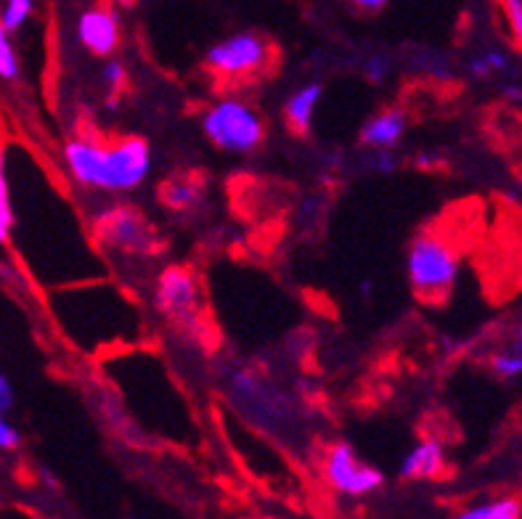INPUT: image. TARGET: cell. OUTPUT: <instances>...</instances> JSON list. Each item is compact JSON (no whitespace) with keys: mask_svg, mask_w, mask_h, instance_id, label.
Segmentation results:
<instances>
[{"mask_svg":"<svg viewBox=\"0 0 522 519\" xmlns=\"http://www.w3.org/2000/svg\"><path fill=\"white\" fill-rule=\"evenodd\" d=\"M69 178L83 189L104 194H130L152 173V146L141 136L101 143L96 138H69L64 143Z\"/></svg>","mask_w":522,"mask_h":519,"instance_id":"obj_1","label":"cell"},{"mask_svg":"<svg viewBox=\"0 0 522 519\" xmlns=\"http://www.w3.org/2000/svg\"><path fill=\"white\" fill-rule=\"evenodd\" d=\"M462 257L454 241L438 231H422L411 239L406 252V276L419 300L438 305L459 281Z\"/></svg>","mask_w":522,"mask_h":519,"instance_id":"obj_2","label":"cell"},{"mask_svg":"<svg viewBox=\"0 0 522 519\" xmlns=\"http://www.w3.org/2000/svg\"><path fill=\"white\" fill-rule=\"evenodd\" d=\"M202 133L215 149L226 154H255L265 141V122L260 112L242 98H218L199 117Z\"/></svg>","mask_w":522,"mask_h":519,"instance_id":"obj_3","label":"cell"},{"mask_svg":"<svg viewBox=\"0 0 522 519\" xmlns=\"http://www.w3.org/2000/svg\"><path fill=\"white\" fill-rule=\"evenodd\" d=\"M93 236L114 252L130 257H152L159 236L146 215L133 204H112L93 218Z\"/></svg>","mask_w":522,"mask_h":519,"instance_id":"obj_4","label":"cell"},{"mask_svg":"<svg viewBox=\"0 0 522 519\" xmlns=\"http://www.w3.org/2000/svg\"><path fill=\"white\" fill-rule=\"evenodd\" d=\"M273 59L271 43L258 32H234L228 38L212 43L205 53V67L212 75L228 83H239L247 77H258Z\"/></svg>","mask_w":522,"mask_h":519,"instance_id":"obj_5","label":"cell"},{"mask_svg":"<svg viewBox=\"0 0 522 519\" xmlns=\"http://www.w3.org/2000/svg\"><path fill=\"white\" fill-rule=\"evenodd\" d=\"M154 308L173 326L197 334L202 326V308H205L197 276L183 265L165 268L157 276V286H154Z\"/></svg>","mask_w":522,"mask_h":519,"instance_id":"obj_6","label":"cell"},{"mask_svg":"<svg viewBox=\"0 0 522 519\" xmlns=\"http://www.w3.org/2000/svg\"><path fill=\"white\" fill-rule=\"evenodd\" d=\"M321 477L334 493L348 498H364L377 493L385 485V474L374 464L364 461L356 453V448L345 440L332 443L324 451L321 459Z\"/></svg>","mask_w":522,"mask_h":519,"instance_id":"obj_7","label":"cell"},{"mask_svg":"<svg viewBox=\"0 0 522 519\" xmlns=\"http://www.w3.org/2000/svg\"><path fill=\"white\" fill-rule=\"evenodd\" d=\"M228 390L234 395L239 411H244L255 422L284 424L287 419H292L287 398L273 390L271 384H265L255 371L236 369L228 379Z\"/></svg>","mask_w":522,"mask_h":519,"instance_id":"obj_8","label":"cell"},{"mask_svg":"<svg viewBox=\"0 0 522 519\" xmlns=\"http://www.w3.org/2000/svg\"><path fill=\"white\" fill-rule=\"evenodd\" d=\"M77 43L99 59H112L122 40V19L114 6H91L77 16Z\"/></svg>","mask_w":522,"mask_h":519,"instance_id":"obj_9","label":"cell"},{"mask_svg":"<svg viewBox=\"0 0 522 519\" xmlns=\"http://www.w3.org/2000/svg\"><path fill=\"white\" fill-rule=\"evenodd\" d=\"M448 469L446 448L435 437H424L411 448L398 464V477L403 482H427L443 477Z\"/></svg>","mask_w":522,"mask_h":519,"instance_id":"obj_10","label":"cell"},{"mask_svg":"<svg viewBox=\"0 0 522 519\" xmlns=\"http://www.w3.org/2000/svg\"><path fill=\"white\" fill-rule=\"evenodd\" d=\"M409 130V114L403 109H382L361 125L358 143L369 151H393Z\"/></svg>","mask_w":522,"mask_h":519,"instance_id":"obj_11","label":"cell"},{"mask_svg":"<svg viewBox=\"0 0 522 519\" xmlns=\"http://www.w3.org/2000/svg\"><path fill=\"white\" fill-rule=\"evenodd\" d=\"M324 98V83H305L300 85L284 104V122L295 136H311L313 117Z\"/></svg>","mask_w":522,"mask_h":519,"instance_id":"obj_12","label":"cell"},{"mask_svg":"<svg viewBox=\"0 0 522 519\" xmlns=\"http://www.w3.org/2000/svg\"><path fill=\"white\" fill-rule=\"evenodd\" d=\"M205 199V178L197 173L178 175L162 183L159 189V202L173 212H189Z\"/></svg>","mask_w":522,"mask_h":519,"instance_id":"obj_13","label":"cell"},{"mask_svg":"<svg viewBox=\"0 0 522 519\" xmlns=\"http://www.w3.org/2000/svg\"><path fill=\"white\" fill-rule=\"evenodd\" d=\"M454 519H522V501L515 496L491 498V501L467 506Z\"/></svg>","mask_w":522,"mask_h":519,"instance_id":"obj_14","label":"cell"},{"mask_svg":"<svg viewBox=\"0 0 522 519\" xmlns=\"http://www.w3.org/2000/svg\"><path fill=\"white\" fill-rule=\"evenodd\" d=\"M512 69V59H509L507 51L501 48H485V51L475 53L470 61H467V72H470L475 80H488L493 75H507Z\"/></svg>","mask_w":522,"mask_h":519,"instance_id":"obj_15","label":"cell"},{"mask_svg":"<svg viewBox=\"0 0 522 519\" xmlns=\"http://www.w3.org/2000/svg\"><path fill=\"white\" fill-rule=\"evenodd\" d=\"M488 369L499 379H507V382L522 379V347L509 345L499 350V353H493L491 361H488Z\"/></svg>","mask_w":522,"mask_h":519,"instance_id":"obj_16","label":"cell"},{"mask_svg":"<svg viewBox=\"0 0 522 519\" xmlns=\"http://www.w3.org/2000/svg\"><path fill=\"white\" fill-rule=\"evenodd\" d=\"M35 14V0H3L0 6V24L8 35H14L30 22Z\"/></svg>","mask_w":522,"mask_h":519,"instance_id":"obj_17","label":"cell"},{"mask_svg":"<svg viewBox=\"0 0 522 519\" xmlns=\"http://www.w3.org/2000/svg\"><path fill=\"white\" fill-rule=\"evenodd\" d=\"M19 75H22L19 56H16L14 43H11V35L0 24V80H16Z\"/></svg>","mask_w":522,"mask_h":519,"instance_id":"obj_18","label":"cell"},{"mask_svg":"<svg viewBox=\"0 0 522 519\" xmlns=\"http://www.w3.org/2000/svg\"><path fill=\"white\" fill-rule=\"evenodd\" d=\"M101 83L114 96L122 93V88L128 85V69H125V64L117 59H106V64L101 67Z\"/></svg>","mask_w":522,"mask_h":519,"instance_id":"obj_19","label":"cell"},{"mask_svg":"<svg viewBox=\"0 0 522 519\" xmlns=\"http://www.w3.org/2000/svg\"><path fill=\"white\" fill-rule=\"evenodd\" d=\"M504 19H507L509 35L522 48V0H499Z\"/></svg>","mask_w":522,"mask_h":519,"instance_id":"obj_20","label":"cell"},{"mask_svg":"<svg viewBox=\"0 0 522 519\" xmlns=\"http://www.w3.org/2000/svg\"><path fill=\"white\" fill-rule=\"evenodd\" d=\"M364 75L369 83L382 85L390 77V59H387L385 53H371L364 64Z\"/></svg>","mask_w":522,"mask_h":519,"instance_id":"obj_21","label":"cell"},{"mask_svg":"<svg viewBox=\"0 0 522 519\" xmlns=\"http://www.w3.org/2000/svg\"><path fill=\"white\" fill-rule=\"evenodd\" d=\"M366 167L377 175H393L398 170V154L395 151H371L366 157Z\"/></svg>","mask_w":522,"mask_h":519,"instance_id":"obj_22","label":"cell"},{"mask_svg":"<svg viewBox=\"0 0 522 519\" xmlns=\"http://www.w3.org/2000/svg\"><path fill=\"white\" fill-rule=\"evenodd\" d=\"M22 445V432L8 422L6 414H0V451H16Z\"/></svg>","mask_w":522,"mask_h":519,"instance_id":"obj_23","label":"cell"},{"mask_svg":"<svg viewBox=\"0 0 522 519\" xmlns=\"http://www.w3.org/2000/svg\"><path fill=\"white\" fill-rule=\"evenodd\" d=\"M0 210L8 215H16L14 204H11V183H8V165L6 151L0 149Z\"/></svg>","mask_w":522,"mask_h":519,"instance_id":"obj_24","label":"cell"},{"mask_svg":"<svg viewBox=\"0 0 522 519\" xmlns=\"http://www.w3.org/2000/svg\"><path fill=\"white\" fill-rule=\"evenodd\" d=\"M14 387H11V379L6 374H0V414H8L14 408Z\"/></svg>","mask_w":522,"mask_h":519,"instance_id":"obj_25","label":"cell"},{"mask_svg":"<svg viewBox=\"0 0 522 519\" xmlns=\"http://www.w3.org/2000/svg\"><path fill=\"white\" fill-rule=\"evenodd\" d=\"M348 3L361 14H379V11H385L390 6V0H348Z\"/></svg>","mask_w":522,"mask_h":519,"instance_id":"obj_26","label":"cell"},{"mask_svg":"<svg viewBox=\"0 0 522 519\" xmlns=\"http://www.w3.org/2000/svg\"><path fill=\"white\" fill-rule=\"evenodd\" d=\"M16 226V215H8V212L0 210V247L11 239V228Z\"/></svg>","mask_w":522,"mask_h":519,"instance_id":"obj_27","label":"cell"},{"mask_svg":"<svg viewBox=\"0 0 522 519\" xmlns=\"http://www.w3.org/2000/svg\"><path fill=\"white\" fill-rule=\"evenodd\" d=\"M501 93L512 101V104L517 106V109H522V85L517 83H504L501 85Z\"/></svg>","mask_w":522,"mask_h":519,"instance_id":"obj_28","label":"cell"},{"mask_svg":"<svg viewBox=\"0 0 522 519\" xmlns=\"http://www.w3.org/2000/svg\"><path fill=\"white\" fill-rule=\"evenodd\" d=\"M517 331H522V318H520V326H517Z\"/></svg>","mask_w":522,"mask_h":519,"instance_id":"obj_29","label":"cell"}]
</instances>
